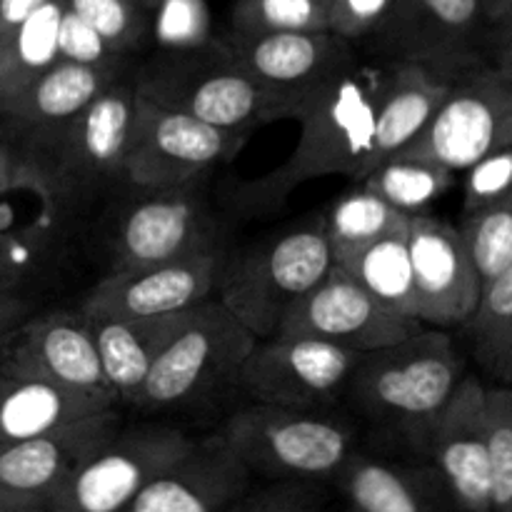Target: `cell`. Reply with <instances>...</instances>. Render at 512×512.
I'll return each mask as SVG.
<instances>
[{"instance_id":"obj_8","label":"cell","mask_w":512,"mask_h":512,"mask_svg":"<svg viewBox=\"0 0 512 512\" xmlns=\"http://www.w3.org/2000/svg\"><path fill=\"white\" fill-rule=\"evenodd\" d=\"M250 133L205 125L138 98L123 188L170 190L200 183L215 165L243 150Z\"/></svg>"},{"instance_id":"obj_24","label":"cell","mask_w":512,"mask_h":512,"mask_svg":"<svg viewBox=\"0 0 512 512\" xmlns=\"http://www.w3.org/2000/svg\"><path fill=\"white\" fill-rule=\"evenodd\" d=\"M453 80L435 75L415 63H398L393 73L378 83L375 98L373 168L393 155L403 153L423 135L448 98Z\"/></svg>"},{"instance_id":"obj_1","label":"cell","mask_w":512,"mask_h":512,"mask_svg":"<svg viewBox=\"0 0 512 512\" xmlns=\"http://www.w3.org/2000/svg\"><path fill=\"white\" fill-rule=\"evenodd\" d=\"M375 98L378 83L358 68H348L310 93L290 120L300 125V138L290 158L253 185V200H283L303 183L330 175L363 180L373 170Z\"/></svg>"},{"instance_id":"obj_2","label":"cell","mask_w":512,"mask_h":512,"mask_svg":"<svg viewBox=\"0 0 512 512\" xmlns=\"http://www.w3.org/2000/svg\"><path fill=\"white\" fill-rule=\"evenodd\" d=\"M323 215L228 253L215 300L258 340L333 270Z\"/></svg>"},{"instance_id":"obj_21","label":"cell","mask_w":512,"mask_h":512,"mask_svg":"<svg viewBox=\"0 0 512 512\" xmlns=\"http://www.w3.org/2000/svg\"><path fill=\"white\" fill-rule=\"evenodd\" d=\"M250 488V475L220 435L193 448L155 478L123 512H225Z\"/></svg>"},{"instance_id":"obj_44","label":"cell","mask_w":512,"mask_h":512,"mask_svg":"<svg viewBox=\"0 0 512 512\" xmlns=\"http://www.w3.org/2000/svg\"><path fill=\"white\" fill-rule=\"evenodd\" d=\"M45 3L50 0H0V40L13 35Z\"/></svg>"},{"instance_id":"obj_34","label":"cell","mask_w":512,"mask_h":512,"mask_svg":"<svg viewBox=\"0 0 512 512\" xmlns=\"http://www.w3.org/2000/svg\"><path fill=\"white\" fill-rule=\"evenodd\" d=\"M490 512H512V388H488Z\"/></svg>"},{"instance_id":"obj_30","label":"cell","mask_w":512,"mask_h":512,"mask_svg":"<svg viewBox=\"0 0 512 512\" xmlns=\"http://www.w3.org/2000/svg\"><path fill=\"white\" fill-rule=\"evenodd\" d=\"M353 275L383 308L400 318L418 320V300H415L413 263H410L408 230L388 235L375 245L365 248L345 265H338ZM420 323V320H418Z\"/></svg>"},{"instance_id":"obj_25","label":"cell","mask_w":512,"mask_h":512,"mask_svg":"<svg viewBox=\"0 0 512 512\" xmlns=\"http://www.w3.org/2000/svg\"><path fill=\"white\" fill-rule=\"evenodd\" d=\"M118 408L115 400L0 373V445L40 438Z\"/></svg>"},{"instance_id":"obj_22","label":"cell","mask_w":512,"mask_h":512,"mask_svg":"<svg viewBox=\"0 0 512 512\" xmlns=\"http://www.w3.org/2000/svg\"><path fill=\"white\" fill-rule=\"evenodd\" d=\"M115 83V68L55 63L5 110L3 118L23 133L30 148L28 155L40 165L68 125Z\"/></svg>"},{"instance_id":"obj_33","label":"cell","mask_w":512,"mask_h":512,"mask_svg":"<svg viewBox=\"0 0 512 512\" xmlns=\"http://www.w3.org/2000/svg\"><path fill=\"white\" fill-rule=\"evenodd\" d=\"M235 25L240 35L330 33L325 0H240Z\"/></svg>"},{"instance_id":"obj_6","label":"cell","mask_w":512,"mask_h":512,"mask_svg":"<svg viewBox=\"0 0 512 512\" xmlns=\"http://www.w3.org/2000/svg\"><path fill=\"white\" fill-rule=\"evenodd\" d=\"M133 90L148 103L233 133H253L258 125L280 120L273 100L233 53H218L208 45L168 53L140 70Z\"/></svg>"},{"instance_id":"obj_52","label":"cell","mask_w":512,"mask_h":512,"mask_svg":"<svg viewBox=\"0 0 512 512\" xmlns=\"http://www.w3.org/2000/svg\"><path fill=\"white\" fill-rule=\"evenodd\" d=\"M153 3H155V0H153Z\"/></svg>"},{"instance_id":"obj_7","label":"cell","mask_w":512,"mask_h":512,"mask_svg":"<svg viewBox=\"0 0 512 512\" xmlns=\"http://www.w3.org/2000/svg\"><path fill=\"white\" fill-rule=\"evenodd\" d=\"M258 338L218 300L195 308L183 333L165 348L145 378L135 408L170 410L195 403L225 383H238L240 368Z\"/></svg>"},{"instance_id":"obj_48","label":"cell","mask_w":512,"mask_h":512,"mask_svg":"<svg viewBox=\"0 0 512 512\" xmlns=\"http://www.w3.org/2000/svg\"><path fill=\"white\" fill-rule=\"evenodd\" d=\"M23 510H28V508H20V505H13V503H8V500L0 498V512H23Z\"/></svg>"},{"instance_id":"obj_49","label":"cell","mask_w":512,"mask_h":512,"mask_svg":"<svg viewBox=\"0 0 512 512\" xmlns=\"http://www.w3.org/2000/svg\"><path fill=\"white\" fill-rule=\"evenodd\" d=\"M23 512H63L60 508H55V505H43V508H28Z\"/></svg>"},{"instance_id":"obj_12","label":"cell","mask_w":512,"mask_h":512,"mask_svg":"<svg viewBox=\"0 0 512 512\" xmlns=\"http://www.w3.org/2000/svg\"><path fill=\"white\" fill-rule=\"evenodd\" d=\"M360 353L313 338L273 335L255 343L238 385L253 403L318 410L348 390Z\"/></svg>"},{"instance_id":"obj_42","label":"cell","mask_w":512,"mask_h":512,"mask_svg":"<svg viewBox=\"0 0 512 512\" xmlns=\"http://www.w3.org/2000/svg\"><path fill=\"white\" fill-rule=\"evenodd\" d=\"M33 315V303L15 290H0V350L10 343L20 325Z\"/></svg>"},{"instance_id":"obj_45","label":"cell","mask_w":512,"mask_h":512,"mask_svg":"<svg viewBox=\"0 0 512 512\" xmlns=\"http://www.w3.org/2000/svg\"><path fill=\"white\" fill-rule=\"evenodd\" d=\"M493 70L500 75V78L508 80V83L512 85V43L503 45V48L498 50V55H495Z\"/></svg>"},{"instance_id":"obj_47","label":"cell","mask_w":512,"mask_h":512,"mask_svg":"<svg viewBox=\"0 0 512 512\" xmlns=\"http://www.w3.org/2000/svg\"><path fill=\"white\" fill-rule=\"evenodd\" d=\"M508 5H512V0H483V8H485V18H498Z\"/></svg>"},{"instance_id":"obj_26","label":"cell","mask_w":512,"mask_h":512,"mask_svg":"<svg viewBox=\"0 0 512 512\" xmlns=\"http://www.w3.org/2000/svg\"><path fill=\"white\" fill-rule=\"evenodd\" d=\"M338 483L353 512H445L430 480L368 455H353Z\"/></svg>"},{"instance_id":"obj_29","label":"cell","mask_w":512,"mask_h":512,"mask_svg":"<svg viewBox=\"0 0 512 512\" xmlns=\"http://www.w3.org/2000/svg\"><path fill=\"white\" fill-rule=\"evenodd\" d=\"M463 328L475 363L498 383L495 388H512V265L483 285Z\"/></svg>"},{"instance_id":"obj_19","label":"cell","mask_w":512,"mask_h":512,"mask_svg":"<svg viewBox=\"0 0 512 512\" xmlns=\"http://www.w3.org/2000/svg\"><path fill=\"white\" fill-rule=\"evenodd\" d=\"M345 40L333 33L238 35L233 58L268 93L280 120L343 70L353 68Z\"/></svg>"},{"instance_id":"obj_51","label":"cell","mask_w":512,"mask_h":512,"mask_svg":"<svg viewBox=\"0 0 512 512\" xmlns=\"http://www.w3.org/2000/svg\"><path fill=\"white\" fill-rule=\"evenodd\" d=\"M308 512H315V510H313V508H310V510H308Z\"/></svg>"},{"instance_id":"obj_16","label":"cell","mask_w":512,"mask_h":512,"mask_svg":"<svg viewBox=\"0 0 512 512\" xmlns=\"http://www.w3.org/2000/svg\"><path fill=\"white\" fill-rule=\"evenodd\" d=\"M488 388L465 375L443 413L425 435V448L438 468L440 488L458 512H490Z\"/></svg>"},{"instance_id":"obj_36","label":"cell","mask_w":512,"mask_h":512,"mask_svg":"<svg viewBox=\"0 0 512 512\" xmlns=\"http://www.w3.org/2000/svg\"><path fill=\"white\" fill-rule=\"evenodd\" d=\"M78 18H83L115 55L133 48L140 35L138 10L133 0H65Z\"/></svg>"},{"instance_id":"obj_13","label":"cell","mask_w":512,"mask_h":512,"mask_svg":"<svg viewBox=\"0 0 512 512\" xmlns=\"http://www.w3.org/2000/svg\"><path fill=\"white\" fill-rule=\"evenodd\" d=\"M228 250L225 245L138 270L105 273L85 293L88 318H163L215 300Z\"/></svg>"},{"instance_id":"obj_38","label":"cell","mask_w":512,"mask_h":512,"mask_svg":"<svg viewBox=\"0 0 512 512\" xmlns=\"http://www.w3.org/2000/svg\"><path fill=\"white\" fill-rule=\"evenodd\" d=\"M60 63L88 65V68H115L118 55L105 45V40L65 5L58 30Z\"/></svg>"},{"instance_id":"obj_10","label":"cell","mask_w":512,"mask_h":512,"mask_svg":"<svg viewBox=\"0 0 512 512\" xmlns=\"http://www.w3.org/2000/svg\"><path fill=\"white\" fill-rule=\"evenodd\" d=\"M505 148H512V85L493 68H478L450 85L423 135L398 155L458 175Z\"/></svg>"},{"instance_id":"obj_40","label":"cell","mask_w":512,"mask_h":512,"mask_svg":"<svg viewBox=\"0 0 512 512\" xmlns=\"http://www.w3.org/2000/svg\"><path fill=\"white\" fill-rule=\"evenodd\" d=\"M23 188L38 190L43 198H53L48 175L43 173V168L30 155H20L0 143V198Z\"/></svg>"},{"instance_id":"obj_15","label":"cell","mask_w":512,"mask_h":512,"mask_svg":"<svg viewBox=\"0 0 512 512\" xmlns=\"http://www.w3.org/2000/svg\"><path fill=\"white\" fill-rule=\"evenodd\" d=\"M0 373L43 380L120 403L105 380L93 333L80 310L30 315L0 350Z\"/></svg>"},{"instance_id":"obj_5","label":"cell","mask_w":512,"mask_h":512,"mask_svg":"<svg viewBox=\"0 0 512 512\" xmlns=\"http://www.w3.org/2000/svg\"><path fill=\"white\" fill-rule=\"evenodd\" d=\"M108 273L188 258L223 245L203 180L170 190H128L103 215Z\"/></svg>"},{"instance_id":"obj_14","label":"cell","mask_w":512,"mask_h":512,"mask_svg":"<svg viewBox=\"0 0 512 512\" xmlns=\"http://www.w3.org/2000/svg\"><path fill=\"white\" fill-rule=\"evenodd\" d=\"M423 328L418 320L390 313L353 275L333 265L323 283L283 315L278 333L323 340L363 355L400 343Z\"/></svg>"},{"instance_id":"obj_41","label":"cell","mask_w":512,"mask_h":512,"mask_svg":"<svg viewBox=\"0 0 512 512\" xmlns=\"http://www.w3.org/2000/svg\"><path fill=\"white\" fill-rule=\"evenodd\" d=\"M308 493L295 483H278L260 493H245L233 508L225 512H308Z\"/></svg>"},{"instance_id":"obj_18","label":"cell","mask_w":512,"mask_h":512,"mask_svg":"<svg viewBox=\"0 0 512 512\" xmlns=\"http://www.w3.org/2000/svg\"><path fill=\"white\" fill-rule=\"evenodd\" d=\"M120 430L118 408L40 438L0 445V498L20 508L53 505L75 470Z\"/></svg>"},{"instance_id":"obj_28","label":"cell","mask_w":512,"mask_h":512,"mask_svg":"<svg viewBox=\"0 0 512 512\" xmlns=\"http://www.w3.org/2000/svg\"><path fill=\"white\" fill-rule=\"evenodd\" d=\"M323 223L335 265H345L378 240L410 228L408 215L390 208L365 185L345 190L340 198H335L323 213Z\"/></svg>"},{"instance_id":"obj_37","label":"cell","mask_w":512,"mask_h":512,"mask_svg":"<svg viewBox=\"0 0 512 512\" xmlns=\"http://www.w3.org/2000/svg\"><path fill=\"white\" fill-rule=\"evenodd\" d=\"M512 195V148L488 155L465 170L463 215Z\"/></svg>"},{"instance_id":"obj_3","label":"cell","mask_w":512,"mask_h":512,"mask_svg":"<svg viewBox=\"0 0 512 512\" xmlns=\"http://www.w3.org/2000/svg\"><path fill=\"white\" fill-rule=\"evenodd\" d=\"M465 375V360L453 338L423 328L400 343L360 355L345 393L370 420L398 425L425 443L430 425Z\"/></svg>"},{"instance_id":"obj_46","label":"cell","mask_w":512,"mask_h":512,"mask_svg":"<svg viewBox=\"0 0 512 512\" xmlns=\"http://www.w3.org/2000/svg\"><path fill=\"white\" fill-rule=\"evenodd\" d=\"M493 23L498 25V38H500V48L503 45L512 43V5L503 10V13L498 15V18H493Z\"/></svg>"},{"instance_id":"obj_50","label":"cell","mask_w":512,"mask_h":512,"mask_svg":"<svg viewBox=\"0 0 512 512\" xmlns=\"http://www.w3.org/2000/svg\"><path fill=\"white\" fill-rule=\"evenodd\" d=\"M330 3V0H325V5H328Z\"/></svg>"},{"instance_id":"obj_23","label":"cell","mask_w":512,"mask_h":512,"mask_svg":"<svg viewBox=\"0 0 512 512\" xmlns=\"http://www.w3.org/2000/svg\"><path fill=\"white\" fill-rule=\"evenodd\" d=\"M193 313L195 308L163 318H88L85 315L105 380L120 403L125 400L133 405L138 400L155 360L183 333Z\"/></svg>"},{"instance_id":"obj_39","label":"cell","mask_w":512,"mask_h":512,"mask_svg":"<svg viewBox=\"0 0 512 512\" xmlns=\"http://www.w3.org/2000/svg\"><path fill=\"white\" fill-rule=\"evenodd\" d=\"M395 0H330L328 30L340 40H355L380 30Z\"/></svg>"},{"instance_id":"obj_27","label":"cell","mask_w":512,"mask_h":512,"mask_svg":"<svg viewBox=\"0 0 512 512\" xmlns=\"http://www.w3.org/2000/svg\"><path fill=\"white\" fill-rule=\"evenodd\" d=\"M65 0H50L35 10L13 35L0 40V115L48 73L58 58V30Z\"/></svg>"},{"instance_id":"obj_9","label":"cell","mask_w":512,"mask_h":512,"mask_svg":"<svg viewBox=\"0 0 512 512\" xmlns=\"http://www.w3.org/2000/svg\"><path fill=\"white\" fill-rule=\"evenodd\" d=\"M135 105L138 95L133 85L115 83L68 125L40 163L53 200L80 203L103 188L123 185Z\"/></svg>"},{"instance_id":"obj_4","label":"cell","mask_w":512,"mask_h":512,"mask_svg":"<svg viewBox=\"0 0 512 512\" xmlns=\"http://www.w3.org/2000/svg\"><path fill=\"white\" fill-rule=\"evenodd\" d=\"M218 435L250 478L265 475L278 483L338 478L355 455L353 428L315 410L253 403L230 415Z\"/></svg>"},{"instance_id":"obj_43","label":"cell","mask_w":512,"mask_h":512,"mask_svg":"<svg viewBox=\"0 0 512 512\" xmlns=\"http://www.w3.org/2000/svg\"><path fill=\"white\" fill-rule=\"evenodd\" d=\"M28 265V250L13 235L0 233V290H15Z\"/></svg>"},{"instance_id":"obj_17","label":"cell","mask_w":512,"mask_h":512,"mask_svg":"<svg viewBox=\"0 0 512 512\" xmlns=\"http://www.w3.org/2000/svg\"><path fill=\"white\" fill-rule=\"evenodd\" d=\"M410 263H413L418 320L425 328H463L483 293L465 240L455 225L433 213L410 218Z\"/></svg>"},{"instance_id":"obj_20","label":"cell","mask_w":512,"mask_h":512,"mask_svg":"<svg viewBox=\"0 0 512 512\" xmlns=\"http://www.w3.org/2000/svg\"><path fill=\"white\" fill-rule=\"evenodd\" d=\"M483 18V0H395L380 30L398 63L423 65L455 83L478 70L473 43Z\"/></svg>"},{"instance_id":"obj_35","label":"cell","mask_w":512,"mask_h":512,"mask_svg":"<svg viewBox=\"0 0 512 512\" xmlns=\"http://www.w3.org/2000/svg\"><path fill=\"white\" fill-rule=\"evenodd\" d=\"M155 40L168 53L198 50L210 43L205 0H155Z\"/></svg>"},{"instance_id":"obj_31","label":"cell","mask_w":512,"mask_h":512,"mask_svg":"<svg viewBox=\"0 0 512 512\" xmlns=\"http://www.w3.org/2000/svg\"><path fill=\"white\" fill-rule=\"evenodd\" d=\"M453 183L455 173L408 155H393L383 160L360 180V185H365L370 193L408 218L430 213V205L443 198Z\"/></svg>"},{"instance_id":"obj_32","label":"cell","mask_w":512,"mask_h":512,"mask_svg":"<svg viewBox=\"0 0 512 512\" xmlns=\"http://www.w3.org/2000/svg\"><path fill=\"white\" fill-rule=\"evenodd\" d=\"M460 235L480 280L490 283L512 265V195L463 215Z\"/></svg>"},{"instance_id":"obj_11","label":"cell","mask_w":512,"mask_h":512,"mask_svg":"<svg viewBox=\"0 0 512 512\" xmlns=\"http://www.w3.org/2000/svg\"><path fill=\"white\" fill-rule=\"evenodd\" d=\"M193 443L168 425L118 430L75 470L53 505L63 512H123Z\"/></svg>"}]
</instances>
